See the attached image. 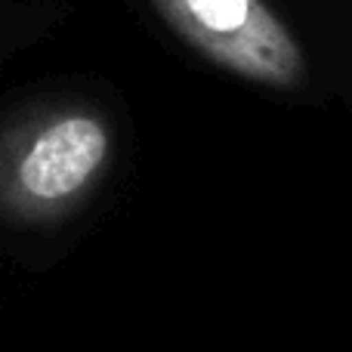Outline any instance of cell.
<instances>
[{
	"label": "cell",
	"mask_w": 352,
	"mask_h": 352,
	"mask_svg": "<svg viewBox=\"0 0 352 352\" xmlns=\"http://www.w3.org/2000/svg\"><path fill=\"white\" fill-rule=\"evenodd\" d=\"M111 158V127L96 109L47 105L19 118L3 142V207L16 219H50L74 207Z\"/></svg>",
	"instance_id": "6da1fadb"
},
{
	"label": "cell",
	"mask_w": 352,
	"mask_h": 352,
	"mask_svg": "<svg viewBox=\"0 0 352 352\" xmlns=\"http://www.w3.org/2000/svg\"><path fill=\"white\" fill-rule=\"evenodd\" d=\"M182 43L241 80L297 90L306 53L266 0H148Z\"/></svg>",
	"instance_id": "7a4b0ae2"
}]
</instances>
